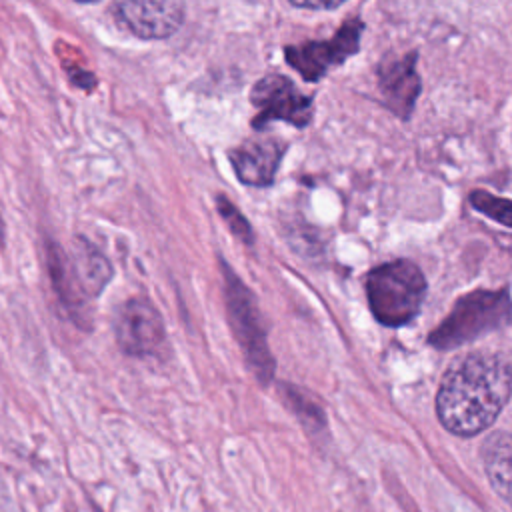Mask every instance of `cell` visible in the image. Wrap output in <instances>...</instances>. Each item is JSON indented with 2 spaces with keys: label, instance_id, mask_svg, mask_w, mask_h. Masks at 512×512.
Returning <instances> with one entry per match:
<instances>
[{
  "label": "cell",
  "instance_id": "cell-5",
  "mask_svg": "<svg viewBox=\"0 0 512 512\" xmlns=\"http://www.w3.org/2000/svg\"><path fill=\"white\" fill-rule=\"evenodd\" d=\"M510 318L508 288L502 290H474L460 296L450 314L428 334V344L438 350L458 348L500 326Z\"/></svg>",
  "mask_w": 512,
  "mask_h": 512
},
{
  "label": "cell",
  "instance_id": "cell-2",
  "mask_svg": "<svg viewBox=\"0 0 512 512\" xmlns=\"http://www.w3.org/2000/svg\"><path fill=\"white\" fill-rule=\"evenodd\" d=\"M46 270L52 288L76 324L86 326L88 300L100 296L112 278V264L86 238L76 236L70 252L58 242L46 240Z\"/></svg>",
  "mask_w": 512,
  "mask_h": 512
},
{
  "label": "cell",
  "instance_id": "cell-11",
  "mask_svg": "<svg viewBox=\"0 0 512 512\" xmlns=\"http://www.w3.org/2000/svg\"><path fill=\"white\" fill-rule=\"evenodd\" d=\"M412 60L414 54H408L398 62H382L380 66V88L396 114H408L420 90L418 74L414 72Z\"/></svg>",
  "mask_w": 512,
  "mask_h": 512
},
{
  "label": "cell",
  "instance_id": "cell-7",
  "mask_svg": "<svg viewBox=\"0 0 512 512\" xmlns=\"http://www.w3.org/2000/svg\"><path fill=\"white\" fill-rule=\"evenodd\" d=\"M112 16L138 38H168L184 22L182 0H116Z\"/></svg>",
  "mask_w": 512,
  "mask_h": 512
},
{
  "label": "cell",
  "instance_id": "cell-18",
  "mask_svg": "<svg viewBox=\"0 0 512 512\" xmlns=\"http://www.w3.org/2000/svg\"><path fill=\"white\" fill-rule=\"evenodd\" d=\"M78 2H96V0H78Z\"/></svg>",
  "mask_w": 512,
  "mask_h": 512
},
{
  "label": "cell",
  "instance_id": "cell-6",
  "mask_svg": "<svg viewBox=\"0 0 512 512\" xmlns=\"http://www.w3.org/2000/svg\"><path fill=\"white\" fill-rule=\"evenodd\" d=\"M114 334L120 350L134 358L160 356L166 346L162 316L146 298H130L118 308Z\"/></svg>",
  "mask_w": 512,
  "mask_h": 512
},
{
  "label": "cell",
  "instance_id": "cell-17",
  "mask_svg": "<svg viewBox=\"0 0 512 512\" xmlns=\"http://www.w3.org/2000/svg\"><path fill=\"white\" fill-rule=\"evenodd\" d=\"M4 244V220H2V216H0V246Z\"/></svg>",
  "mask_w": 512,
  "mask_h": 512
},
{
  "label": "cell",
  "instance_id": "cell-13",
  "mask_svg": "<svg viewBox=\"0 0 512 512\" xmlns=\"http://www.w3.org/2000/svg\"><path fill=\"white\" fill-rule=\"evenodd\" d=\"M282 396L286 398V402L292 406V410L302 418V422L306 426H314L316 430L326 426V418H324V410L322 406H318L316 402H312L306 394V390H298L294 386H286L282 384Z\"/></svg>",
  "mask_w": 512,
  "mask_h": 512
},
{
  "label": "cell",
  "instance_id": "cell-9",
  "mask_svg": "<svg viewBox=\"0 0 512 512\" xmlns=\"http://www.w3.org/2000/svg\"><path fill=\"white\" fill-rule=\"evenodd\" d=\"M360 32L362 22L350 20L330 40L288 46L284 54L292 68H296L308 82H314L320 76H324L330 66L344 62L350 54L358 50Z\"/></svg>",
  "mask_w": 512,
  "mask_h": 512
},
{
  "label": "cell",
  "instance_id": "cell-8",
  "mask_svg": "<svg viewBox=\"0 0 512 512\" xmlns=\"http://www.w3.org/2000/svg\"><path fill=\"white\" fill-rule=\"evenodd\" d=\"M252 104L260 110L252 120L256 128H264L270 120H286L302 128L312 116V100L280 74L266 76L254 86Z\"/></svg>",
  "mask_w": 512,
  "mask_h": 512
},
{
  "label": "cell",
  "instance_id": "cell-15",
  "mask_svg": "<svg viewBox=\"0 0 512 512\" xmlns=\"http://www.w3.org/2000/svg\"><path fill=\"white\" fill-rule=\"evenodd\" d=\"M216 204H218V212H220L222 220L228 224L230 232H232L238 240H242V242H246V244H252V242H254L252 228H250L248 220L240 214V210H238L226 196H218Z\"/></svg>",
  "mask_w": 512,
  "mask_h": 512
},
{
  "label": "cell",
  "instance_id": "cell-3",
  "mask_svg": "<svg viewBox=\"0 0 512 512\" xmlns=\"http://www.w3.org/2000/svg\"><path fill=\"white\" fill-rule=\"evenodd\" d=\"M222 272V290L226 316L232 328V334L242 348L248 368L260 384H268L274 376V356L268 348V332L262 320L258 302L250 288L236 276L226 260H220Z\"/></svg>",
  "mask_w": 512,
  "mask_h": 512
},
{
  "label": "cell",
  "instance_id": "cell-1",
  "mask_svg": "<svg viewBox=\"0 0 512 512\" xmlns=\"http://www.w3.org/2000/svg\"><path fill=\"white\" fill-rule=\"evenodd\" d=\"M510 360L500 352H470L444 372L436 396L442 426L456 436L486 430L510 398Z\"/></svg>",
  "mask_w": 512,
  "mask_h": 512
},
{
  "label": "cell",
  "instance_id": "cell-10",
  "mask_svg": "<svg viewBox=\"0 0 512 512\" xmlns=\"http://www.w3.org/2000/svg\"><path fill=\"white\" fill-rule=\"evenodd\" d=\"M286 144L276 138L248 140L230 152V160L238 180L248 186H270Z\"/></svg>",
  "mask_w": 512,
  "mask_h": 512
},
{
  "label": "cell",
  "instance_id": "cell-14",
  "mask_svg": "<svg viewBox=\"0 0 512 512\" xmlns=\"http://www.w3.org/2000/svg\"><path fill=\"white\" fill-rule=\"evenodd\" d=\"M470 204H472L478 212H482V214H486L488 218L500 222L502 226H506V228L512 226V218H510V216H512V204H510V200L492 196V194H488L486 190H474V192L470 194Z\"/></svg>",
  "mask_w": 512,
  "mask_h": 512
},
{
  "label": "cell",
  "instance_id": "cell-4",
  "mask_svg": "<svg viewBox=\"0 0 512 512\" xmlns=\"http://www.w3.org/2000/svg\"><path fill=\"white\" fill-rule=\"evenodd\" d=\"M364 286L374 318L390 328L408 324L426 294V278L412 260H392L372 268Z\"/></svg>",
  "mask_w": 512,
  "mask_h": 512
},
{
  "label": "cell",
  "instance_id": "cell-12",
  "mask_svg": "<svg viewBox=\"0 0 512 512\" xmlns=\"http://www.w3.org/2000/svg\"><path fill=\"white\" fill-rule=\"evenodd\" d=\"M482 460L486 476L492 488L508 502L510 500V458H512V440L510 434L498 430L490 434L482 444Z\"/></svg>",
  "mask_w": 512,
  "mask_h": 512
},
{
  "label": "cell",
  "instance_id": "cell-16",
  "mask_svg": "<svg viewBox=\"0 0 512 512\" xmlns=\"http://www.w3.org/2000/svg\"><path fill=\"white\" fill-rule=\"evenodd\" d=\"M294 6H302V8H312V10H330L340 6L346 0H290Z\"/></svg>",
  "mask_w": 512,
  "mask_h": 512
}]
</instances>
